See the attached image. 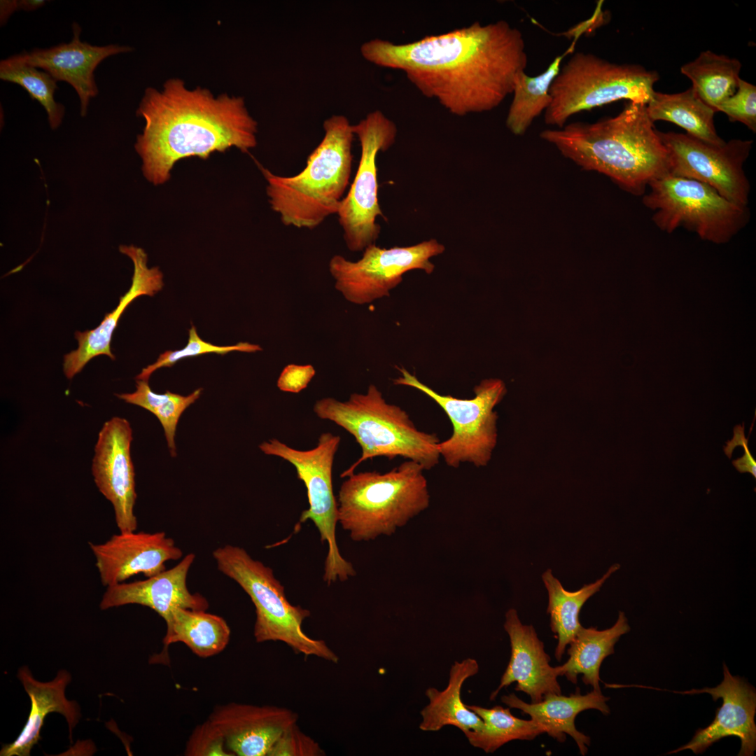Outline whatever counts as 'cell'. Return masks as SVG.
<instances>
[{
  "instance_id": "1",
  "label": "cell",
  "mask_w": 756,
  "mask_h": 756,
  "mask_svg": "<svg viewBox=\"0 0 756 756\" xmlns=\"http://www.w3.org/2000/svg\"><path fill=\"white\" fill-rule=\"evenodd\" d=\"M360 53L377 66L402 71L424 96L458 116L498 107L528 64L522 33L503 20L402 44L374 38Z\"/></svg>"
},
{
  "instance_id": "2",
  "label": "cell",
  "mask_w": 756,
  "mask_h": 756,
  "mask_svg": "<svg viewBox=\"0 0 756 756\" xmlns=\"http://www.w3.org/2000/svg\"><path fill=\"white\" fill-rule=\"evenodd\" d=\"M136 115L145 126L134 147L144 176L154 185L167 182L181 159L206 160L216 151L247 152L257 145L258 123L242 97L188 90L178 78L167 80L160 91L147 88Z\"/></svg>"
},
{
  "instance_id": "3",
  "label": "cell",
  "mask_w": 756,
  "mask_h": 756,
  "mask_svg": "<svg viewBox=\"0 0 756 756\" xmlns=\"http://www.w3.org/2000/svg\"><path fill=\"white\" fill-rule=\"evenodd\" d=\"M540 137L582 169L603 174L634 195L668 174V153L645 104L629 102L614 117L547 129Z\"/></svg>"
},
{
  "instance_id": "4",
  "label": "cell",
  "mask_w": 756,
  "mask_h": 756,
  "mask_svg": "<svg viewBox=\"0 0 756 756\" xmlns=\"http://www.w3.org/2000/svg\"><path fill=\"white\" fill-rule=\"evenodd\" d=\"M324 136L298 174L282 176L261 167L273 211L286 226L314 229L337 214L349 186L355 134L343 115L323 122Z\"/></svg>"
},
{
  "instance_id": "5",
  "label": "cell",
  "mask_w": 756,
  "mask_h": 756,
  "mask_svg": "<svg viewBox=\"0 0 756 756\" xmlns=\"http://www.w3.org/2000/svg\"><path fill=\"white\" fill-rule=\"evenodd\" d=\"M313 411L318 418L349 433L361 448L360 458L343 472L342 477L354 472L361 463L378 456L389 460L403 457L418 463L425 470L439 463L438 435L419 430L407 412L388 403L374 384L365 393H351L346 401L331 397L319 399Z\"/></svg>"
},
{
  "instance_id": "6",
  "label": "cell",
  "mask_w": 756,
  "mask_h": 756,
  "mask_svg": "<svg viewBox=\"0 0 756 756\" xmlns=\"http://www.w3.org/2000/svg\"><path fill=\"white\" fill-rule=\"evenodd\" d=\"M424 468L407 460L389 471L353 472L340 486L338 522L354 541L393 535L430 505Z\"/></svg>"
},
{
  "instance_id": "7",
  "label": "cell",
  "mask_w": 756,
  "mask_h": 756,
  "mask_svg": "<svg viewBox=\"0 0 756 756\" xmlns=\"http://www.w3.org/2000/svg\"><path fill=\"white\" fill-rule=\"evenodd\" d=\"M213 557L218 569L235 581L253 603V636L257 643L280 641L296 654L338 662V655L325 640L311 638L304 632L302 623L310 616V611L288 601L284 586L271 568L253 559L244 549L231 545L216 549Z\"/></svg>"
},
{
  "instance_id": "8",
  "label": "cell",
  "mask_w": 756,
  "mask_h": 756,
  "mask_svg": "<svg viewBox=\"0 0 756 756\" xmlns=\"http://www.w3.org/2000/svg\"><path fill=\"white\" fill-rule=\"evenodd\" d=\"M659 78L657 71L639 64L612 63L592 53L575 52L551 85L545 122L562 128L577 113L620 99L647 104Z\"/></svg>"
},
{
  "instance_id": "9",
  "label": "cell",
  "mask_w": 756,
  "mask_h": 756,
  "mask_svg": "<svg viewBox=\"0 0 756 756\" xmlns=\"http://www.w3.org/2000/svg\"><path fill=\"white\" fill-rule=\"evenodd\" d=\"M643 203L652 220L671 233L679 226L716 244L730 240L749 220L748 206L737 205L702 182L667 174L651 181Z\"/></svg>"
},
{
  "instance_id": "10",
  "label": "cell",
  "mask_w": 756,
  "mask_h": 756,
  "mask_svg": "<svg viewBox=\"0 0 756 756\" xmlns=\"http://www.w3.org/2000/svg\"><path fill=\"white\" fill-rule=\"evenodd\" d=\"M401 375L395 385L410 386L422 392L445 412L452 425V434L440 442L438 449L445 463L458 468L463 463L486 466L497 444L498 414L494 408L504 398L506 386L499 379H486L474 388L472 398L442 395L421 382L402 366H395Z\"/></svg>"
},
{
  "instance_id": "11",
  "label": "cell",
  "mask_w": 756,
  "mask_h": 756,
  "mask_svg": "<svg viewBox=\"0 0 756 756\" xmlns=\"http://www.w3.org/2000/svg\"><path fill=\"white\" fill-rule=\"evenodd\" d=\"M340 441L339 435L326 432L319 436L316 446L308 450L294 449L276 438L259 445L264 454L292 464L307 489L309 508L302 512L299 522L312 521L321 542L328 544L323 580L328 584L356 574L351 563L340 554L336 539L338 507L332 488V467Z\"/></svg>"
},
{
  "instance_id": "12",
  "label": "cell",
  "mask_w": 756,
  "mask_h": 756,
  "mask_svg": "<svg viewBox=\"0 0 756 756\" xmlns=\"http://www.w3.org/2000/svg\"><path fill=\"white\" fill-rule=\"evenodd\" d=\"M352 129L360 141V158L337 215L347 248L357 252L375 244L381 231L377 218L386 220L378 202L376 160L379 152L387 150L395 143L398 129L379 110L368 113Z\"/></svg>"
},
{
  "instance_id": "13",
  "label": "cell",
  "mask_w": 756,
  "mask_h": 756,
  "mask_svg": "<svg viewBox=\"0 0 756 756\" xmlns=\"http://www.w3.org/2000/svg\"><path fill=\"white\" fill-rule=\"evenodd\" d=\"M444 246L435 239L410 246L384 248L375 244L366 247L363 256L351 261L335 255L329 261L335 287L349 302L370 303L384 297L402 281L403 275L420 270L431 274L435 265L430 259L442 253Z\"/></svg>"
},
{
  "instance_id": "14",
  "label": "cell",
  "mask_w": 756,
  "mask_h": 756,
  "mask_svg": "<svg viewBox=\"0 0 756 756\" xmlns=\"http://www.w3.org/2000/svg\"><path fill=\"white\" fill-rule=\"evenodd\" d=\"M668 153V174L702 182L729 201L748 206L750 183L743 165L752 140L713 144L688 134L658 131Z\"/></svg>"
},
{
  "instance_id": "15",
  "label": "cell",
  "mask_w": 756,
  "mask_h": 756,
  "mask_svg": "<svg viewBox=\"0 0 756 756\" xmlns=\"http://www.w3.org/2000/svg\"><path fill=\"white\" fill-rule=\"evenodd\" d=\"M132 441L130 422L122 417H112L104 424L98 434L92 463L94 483L112 504L120 532L134 531L137 528L134 513L136 493L130 453Z\"/></svg>"
},
{
  "instance_id": "16",
  "label": "cell",
  "mask_w": 756,
  "mask_h": 756,
  "mask_svg": "<svg viewBox=\"0 0 756 756\" xmlns=\"http://www.w3.org/2000/svg\"><path fill=\"white\" fill-rule=\"evenodd\" d=\"M723 675L722 681L715 687L673 691L680 694L707 693L711 695L715 701L722 699V704L716 710L715 717L708 727L696 730L687 744L667 754L685 750H690L696 755L703 753L722 738L736 736L740 738L741 743L738 755H754L756 750L755 689L744 679L732 676L724 663Z\"/></svg>"
},
{
  "instance_id": "17",
  "label": "cell",
  "mask_w": 756,
  "mask_h": 756,
  "mask_svg": "<svg viewBox=\"0 0 756 756\" xmlns=\"http://www.w3.org/2000/svg\"><path fill=\"white\" fill-rule=\"evenodd\" d=\"M89 545L101 582L106 587L140 573L146 578L155 575L165 570L167 561L183 555L174 540L162 531H120L104 543Z\"/></svg>"
},
{
  "instance_id": "18",
  "label": "cell",
  "mask_w": 756,
  "mask_h": 756,
  "mask_svg": "<svg viewBox=\"0 0 756 756\" xmlns=\"http://www.w3.org/2000/svg\"><path fill=\"white\" fill-rule=\"evenodd\" d=\"M73 37L68 43H62L48 48H34L23 51L18 59L39 68L57 82L64 81L74 89L80 102V113L87 115L90 99L99 93L94 79L97 66L108 57L132 50L128 46L109 44L94 46L80 38L81 28L72 24Z\"/></svg>"
},
{
  "instance_id": "19",
  "label": "cell",
  "mask_w": 756,
  "mask_h": 756,
  "mask_svg": "<svg viewBox=\"0 0 756 756\" xmlns=\"http://www.w3.org/2000/svg\"><path fill=\"white\" fill-rule=\"evenodd\" d=\"M209 719L234 755L267 756L281 734L297 723L298 715L284 707L232 702L217 706Z\"/></svg>"
},
{
  "instance_id": "20",
  "label": "cell",
  "mask_w": 756,
  "mask_h": 756,
  "mask_svg": "<svg viewBox=\"0 0 756 756\" xmlns=\"http://www.w3.org/2000/svg\"><path fill=\"white\" fill-rule=\"evenodd\" d=\"M119 250L127 255L134 265L131 286L120 298L115 309L107 313L97 328L75 332L78 348L64 356L63 372L68 379L81 372L85 365L97 356L105 355L115 360V356L111 349V337L124 311L136 298L152 297L164 286L162 272L158 267H148V256L144 249L133 245H122Z\"/></svg>"
},
{
  "instance_id": "21",
  "label": "cell",
  "mask_w": 756,
  "mask_h": 756,
  "mask_svg": "<svg viewBox=\"0 0 756 756\" xmlns=\"http://www.w3.org/2000/svg\"><path fill=\"white\" fill-rule=\"evenodd\" d=\"M504 629L507 633L511 655L500 682L491 696L494 700L500 690L517 682L515 690L531 697V703H538L549 694H561L554 667L550 664V657L545 651L543 643L538 638L532 625L523 624L514 608L505 613Z\"/></svg>"
},
{
  "instance_id": "22",
  "label": "cell",
  "mask_w": 756,
  "mask_h": 756,
  "mask_svg": "<svg viewBox=\"0 0 756 756\" xmlns=\"http://www.w3.org/2000/svg\"><path fill=\"white\" fill-rule=\"evenodd\" d=\"M195 558L190 553L173 568L144 580L108 587L100 608L138 604L151 608L164 621L175 608L206 610L209 603L205 597L191 593L187 587V576Z\"/></svg>"
},
{
  "instance_id": "23",
  "label": "cell",
  "mask_w": 756,
  "mask_h": 756,
  "mask_svg": "<svg viewBox=\"0 0 756 756\" xmlns=\"http://www.w3.org/2000/svg\"><path fill=\"white\" fill-rule=\"evenodd\" d=\"M609 697L605 696L601 690H593L584 695L581 694L579 687L569 696L561 694H549L538 703L528 704L518 698L514 693L503 696L501 701L510 708H517L528 714L531 719L541 726L545 733L564 743L566 734L575 741L580 753L585 755L590 738L579 732L575 724L576 716L583 710L595 709L603 715L610 713L607 704Z\"/></svg>"
},
{
  "instance_id": "24",
  "label": "cell",
  "mask_w": 756,
  "mask_h": 756,
  "mask_svg": "<svg viewBox=\"0 0 756 756\" xmlns=\"http://www.w3.org/2000/svg\"><path fill=\"white\" fill-rule=\"evenodd\" d=\"M18 678L31 700V710L27 721L18 737L11 743L4 745L1 756H29L33 746L41 739L40 732L46 715L56 712L65 717L72 740L73 728L77 724L79 711L77 704L66 699L65 688L71 681L70 674L59 671L50 682L35 680L27 666L19 670Z\"/></svg>"
},
{
  "instance_id": "25",
  "label": "cell",
  "mask_w": 756,
  "mask_h": 756,
  "mask_svg": "<svg viewBox=\"0 0 756 756\" xmlns=\"http://www.w3.org/2000/svg\"><path fill=\"white\" fill-rule=\"evenodd\" d=\"M479 664L476 659L466 658L456 661L451 666L448 684L443 690L429 687L425 694L429 702L421 710L422 721L419 729L426 732H438L451 725L463 733L479 731L483 726L482 718L466 707L461 700V689L465 681L476 675Z\"/></svg>"
},
{
  "instance_id": "26",
  "label": "cell",
  "mask_w": 756,
  "mask_h": 756,
  "mask_svg": "<svg viewBox=\"0 0 756 756\" xmlns=\"http://www.w3.org/2000/svg\"><path fill=\"white\" fill-rule=\"evenodd\" d=\"M164 622V649L151 657L150 663L166 662L167 648L174 643H183L198 657L206 658L222 652L230 640V629L226 621L206 610L175 608Z\"/></svg>"
},
{
  "instance_id": "27",
  "label": "cell",
  "mask_w": 756,
  "mask_h": 756,
  "mask_svg": "<svg viewBox=\"0 0 756 756\" xmlns=\"http://www.w3.org/2000/svg\"><path fill=\"white\" fill-rule=\"evenodd\" d=\"M630 631L627 618L620 611L616 622L610 628L598 630L594 627L578 630L568 645V659L562 665L554 667L557 676H565L572 683H577L578 676L593 690H601L599 671L603 659L615 652V643L620 638Z\"/></svg>"
},
{
  "instance_id": "28",
  "label": "cell",
  "mask_w": 756,
  "mask_h": 756,
  "mask_svg": "<svg viewBox=\"0 0 756 756\" xmlns=\"http://www.w3.org/2000/svg\"><path fill=\"white\" fill-rule=\"evenodd\" d=\"M620 568V564H613L601 578L575 592L565 589L550 568L542 573V580L548 592L547 612L550 615V628L558 640L554 652L558 661H561L566 646L582 626L579 619L582 607Z\"/></svg>"
},
{
  "instance_id": "29",
  "label": "cell",
  "mask_w": 756,
  "mask_h": 756,
  "mask_svg": "<svg viewBox=\"0 0 756 756\" xmlns=\"http://www.w3.org/2000/svg\"><path fill=\"white\" fill-rule=\"evenodd\" d=\"M646 111L653 122L657 120L671 122L685 130L687 134L702 141L715 145L724 142L718 135L715 127V112L697 96L692 87L675 94L654 91L646 104Z\"/></svg>"
},
{
  "instance_id": "30",
  "label": "cell",
  "mask_w": 756,
  "mask_h": 756,
  "mask_svg": "<svg viewBox=\"0 0 756 756\" xmlns=\"http://www.w3.org/2000/svg\"><path fill=\"white\" fill-rule=\"evenodd\" d=\"M741 63L734 58L710 50L686 63L680 72L690 79L697 96L715 112L736 90Z\"/></svg>"
},
{
  "instance_id": "31",
  "label": "cell",
  "mask_w": 756,
  "mask_h": 756,
  "mask_svg": "<svg viewBox=\"0 0 756 756\" xmlns=\"http://www.w3.org/2000/svg\"><path fill=\"white\" fill-rule=\"evenodd\" d=\"M564 55L556 56L548 67L536 76L525 71L514 78L513 99L509 107L505 123L515 135H523L533 121L548 108L551 102L550 89L558 74Z\"/></svg>"
},
{
  "instance_id": "32",
  "label": "cell",
  "mask_w": 756,
  "mask_h": 756,
  "mask_svg": "<svg viewBox=\"0 0 756 756\" xmlns=\"http://www.w3.org/2000/svg\"><path fill=\"white\" fill-rule=\"evenodd\" d=\"M466 707L479 715L484 722L479 731L463 732L469 743L475 748L492 753L513 740H533L545 733L543 728L533 720L514 717L510 708L496 706L486 708L475 705Z\"/></svg>"
},
{
  "instance_id": "33",
  "label": "cell",
  "mask_w": 756,
  "mask_h": 756,
  "mask_svg": "<svg viewBox=\"0 0 756 756\" xmlns=\"http://www.w3.org/2000/svg\"><path fill=\"white\" fill-rule=\"evenodd\" d=\"M202 388L195 390L188 396L167 391L164 393L154 392L148 381L136 379V390L132 393H116L115 396L127 403L141 407L159 420L163 427L171 456H176L174 437L178 419L183 412L201 396Z\"/></svg>"
},
{
  "instance_id": "34",
  "label": "cell",
  "mask_w": 756,
  "mask_h": 756,
  "mask_svg": "<svg viewBox=\"0 0 756 756\" xmlns=\"http://www.w3.org/2000/svg\"><path fill=\"white\" fill-rule=\"evenodd\" d=\"M0 79L21 86L43 107L51 129L59 127L65 107L55 99L57 81L48 73L22 62L13 55L1 60Z\"/></svg>"
},
{
  "instance_id": "35",
  "label": "cell",
  "mask_w": 756,
  "mask_h": 756,
  "mask_svg": "<svg viewBox=\"0 0 756 756\" xmlns=\"http://www.w3.org/2000/svg\"><path fill=\"white\" fill-rule=\"evenodd\" d=\"M188 334V341L185 347L178 350H168L163 352L158 356L155 363L143 368L141 372L136 375V379L148 381L150 375L157 370L164 367H172L176 362L186 358L212 353L225 355L234 351L246 353L262 351L260 345L248 342H241L231 346L214 345L202 340L198 335L194 325L191 326Z\"/></svg>"
},
{
  "instance_id": "36",
  "label": "cell",
  "mask_w": 756,
  "mask_h": 756,
  "mask_svg": "<svg viewBox=\"0 0 756 756\" xmlns=\"http://www.w3.org/2000/svg\"><path fill=\"white\" fill-rule=\"evenodd\" d=\"M724 113L730 121L739 122L753 132H756V87L738 80L736 92L717 108Z\"/></svg>"
},
{
  "instance_id": "37",
  "label": "cell",
  "mask_w": 756,
  "mask_h": 756,
  "mask_svg": "<svg viewBox=\"0 0 756 756\" xmlns=\"http://www.w3.org/2000/svg\"><path fill=\"white\" fill-rule=\"evenodd\" d=\"M184 755L187 756H232L225 738L209 718L196 726L186 742Z\"/></svg>"
},
{
  "instance_id": "38",
  "label": "cell",
  "mask_w": 756,
  "mask_h": 756,
  "mask_svg": "<svg viewBox=\"0 0 756 756\" xmlns=\"http://www.w3.org/2000/svg\"><path fill=\"white\" fill-rule=\"evenodd\" d=\"M324 750L317 741L304 734L295 723L274 743L267 756H322Z\"/></svg>"
},
{
  "instance_id": "39",
  "label": "cell",
  "mask_w": 756,
  "mask_h": 756,
  "mask_svg": "<svg viewBox=\"0 0 756 756\" xmlns=\"http://www.w3.org/2000/svg\"><path fill=\"white\" fill-rule=\"evenodd\" d=\"M315 374V369L310 364H288L278 378L277 387L284 392L300 393L307 387Z\"/></svg>"
},
{
  "instance_id": "40",
  "label": "cell",
  "mask_w": 756,
  "mask_h": 756,
  "mask_svg": "<svg viewBox=\"0 0 756 756\" xmlns=\"http://www.w3.org/2000/svg\"><path fill=\"white\" fill-rule=\"evenodd\" d=\"M748 438L744 434V424L736 426L734 428V437L732 440L727 442V446L724 447L726 453L731 454L736 446H743L744 454L742 457L732 461V464L740 472H750L756 477V461L750 453L748 446Z\"/></svg>"
},
{
  "instance_id": "41",
  "label": "cell",
  "mask_w": 756,
  "mask_h": 756,
  "mask_svg": "<svg viewBox=\"0 0 756 756\" xmlns=\"http://www.w3.org/2000/svg\"><path fill=\"white\" fill-rule=\"evenodd\" d=\"M17 11L16 1L1 0L0 3V22L2 26L10 16Z\"/></svg>"
},
{
  "instance_id": "42",
  "label": "cell",
  "mask_w": 756,
  "mask_h": 756,
  "mask_svg": "<svg viewBox=\"0 0 756 756\" xmlns=\"http://www.w3.org/2000/svg\"><path fill=\"white\" fill-rule=\"evenodd\" d=\"M44 0H18L16 1L17 10L32 11L38 9L46 4Z\"/></svg>"
}]
</instances>
